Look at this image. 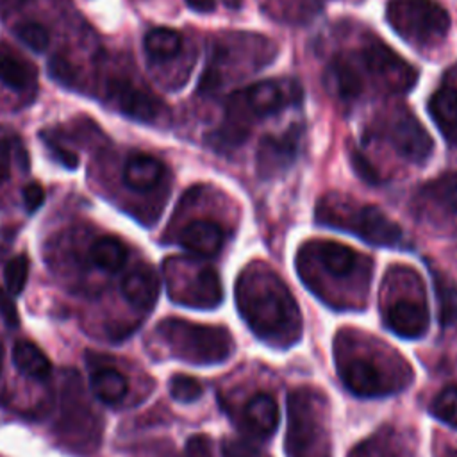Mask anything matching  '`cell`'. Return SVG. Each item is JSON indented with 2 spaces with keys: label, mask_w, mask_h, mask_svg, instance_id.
Here are the masks:
<instances>
[{
  "label": "cell",
  "mask_w": 457,
  "mask_h": 457,
  "mask_svg": "<svg viewBox=\"0 0 457 457\" xmlns=\"http://www.w3.org/2000/svg\"><path fill=\"white\" fill-rule=\"evenodd\" d=\"M416 80L418 70L373 36L334 54L323 71L327 91L343 104L402 95Z\"/></svg>",
  "instance_id": "cell-1"
},
{
  "label": "cell",
  "mask_w": 457,
  "mask_h": 457,
  "mask_svg": "<svg viewBox=\"0 0 457 457\" xmlns=\"http://www.w3.org/2000/svg\"><path fill=\"white\" fill-rule=\"evenodd\" d=\"M303 286L323 303L337 311H359L366 305L373 277V261L337 241H305L295 257Z\"/></svg>",
  "instance_id": "cell-2"
},
{
  "label": "cell",
  "mask_w": 457,
  "mask_h": 457,
  "mask_svg": "<svg viewBox=\"0 0 457 457\" xmlns=\"http://www.w3.org/2000/svg\"><path fill=\"white\" fill-rule=\"evenodd\" d=\"M236 305L250 330L275 348L300 341L303 320L286 282L266 262L246 264L236 280Z\"/></svg>",
  "instance_id": "cell-3"
},
{
  "label": "cell",
  "mask_w": 457,
  "mask_h": 457,
  "mask_svg": "<svg viewBox=\"0 0 457 457\" xmlns=\"http://www.w3.org/2000/svg\"><path fill=\"white\" fill-rule=\"evenodd\" d=\"M334 362L345 387L361 398L389 396L412 380V368L396 350L353 328L334 336Z\"/></svg>",
  "instance_id": "cell-4"
},
{
  "label": "cell",
  "mask_w": 457,
  "mask_h": 457,
  "mask_svg": "<svg viewBox=\"0 0 457 457\" xmlns=\"http://www.w3.org/2000/svg\"><path fill=\"white\" fill-rule=\"evenodd\" d=\"M303 89L295 79L253 82L228 95L221 125L209 134V143L220 152L237 148L246 141L253 125L289 107L300 105Z\"/></svg>",
  "instance_id": "cell-5"
},
{
  "label": "cell",
  "mask_w": 457,
  "mask_h": 457,
  "mask_svg": "<svg viewBox=\"0 0 457 457\" xmlns=\"http://www.w3.org/2000/svg\"><path fill=\"white\" fill-rule=\"evenodd\" d=\"M277 45L255 32L220 34L200 77V95H218L225 87L241 82L266 68L277 57Z\"/></svg>",
  "instance_id": "cell-6"
},
{
  "label": "cell",
  "mask_w": 457,
  "mask_h": 457,
  "mask_svg": "<svg viewBox=\"0 0 457 457\" xmlns=\"http://www.w3.org/2000/svg\"><path fill=\"white\" fill-rule=\"evenodd\" d=\"M378 307L382 323L402 339H420L430 325L425 286L411 266H391L380 286Z\"/></svg>",
  "instance_id": "cell-7"
},
{
  "label": "cell",
  "mask_w": 457,
  "mask_h": 457,
  "mask_svg": "<svg viewBox=\"0 0 457 457\" xmlns=\"http://www.w3.org/2000/svg\"><path fill=\"white\" fill-rule=\"evenodd\" d=\"M284 446L287 457H332L330 407L316 387L289 391Z\"/></svg>",
  "instance_id": "cell-8"
},
{
  "label": "cell",
  "mask_w": 457,
  "mask_h": 457,
  "mask_svg": "<svg viewBox=\"0 0 457 457\" xmlns=\"http://www.w3.org/2000/svg\"><path fill=\"white\" fill-rule=\"evenodd\" d=\"M318 223L350 232L375 246H405L402 228L382 209L343 193H327L316 204Z\"/></svg>",
  "instance_id": "cell-9"
},
{
  "label": "cell",
  "mask_w": 457,
  "mask_h": 457,
  "mask_svg": "<svg viewBox=\"0 0 457 457\" xmlns=\"http://www.w3.org/2000/svg\"><path fill=\"white\" fill-rule=\"evenodd\" d=\"M155 332L171 357L195 366L221 364L234 352V339L225 327L166 318L155 327Z\"/></svg>",
  "instance_id": "cell-10"
},
{
  "label": "cell",
  "mask_w": 457,
  "mask_h": 457,
  "mask_svg": "<svg viewBox=\"0 0 457 457\" xmlns=\"http://www.w3.org/2000/svg\"><path fill=\"white\" fill-rule=\"evenodd\" d=\"M364 143H380L412 164L427 162L434 150L430 134L405 105L378 111L364 129Z\"/></svg>",
  "instance_id": "cell-11"
},
{
  "label": "cell",
  "mask_w": 457,
  "mask_h": 457,
  "mask_svg": "<svg viewBox=\"0 0 457 457\" xmlns=\"http://www.w3.org/2000/svg\"><path fill=\"white\" fill-rule=\"evenodd\" d=\"M391 29L418 50L437 46L448 34L450 16L434 0H387Z\"/></svg>",
  "instance_id": "cell-12"
},
{
  "label": "cell",
  "mask_w": 457,
  "mask_h": 457,
  "mask_svg": "<svg viewBox=\"0 0 457 457\" xmlns=\"http://www.w3.org/2000/svg\"><path fill=\"white\" fill-rule=\"evenodd\" d=\"M170 298L191 309H214L223 300L218 271L196 259L173 257L164 262Z\"/></svg>",
  "instance_id": "cell-13"
},
{
  "label": "cell",
  "mask_w": 457,
  "mask_h": 457,
  "mask_svg": "<svg viewBox=\"0 0 457 457\" xmlns=\"http://www.w3.org/2000/svg\"><path fill=\"white\" fill-rule=\"evenodd\" d=\"M411 209L425 227L445 236H457V170L423 184L416 191Z\"/></svg>",
  "instance_id": "cell-14"
},
{
  "label": "cell",
  "mask_w": 457,
  "mask_h": 457,
  "mask_svg": "<svg viewBox=\"0 0 457 457\" xmlns=\"http://www.w3.org/2000/svg\"><path fill=\"white\" fill-rule=\"evenodd\" d=\"M302 132V125H291L284 132L268 134L259 141L255 168L261 179H273L291 168L300 150Z\"/></svg>",
  "instance_id": "cell-15"
},
{
  "label": "cell",
  "mask_w": 457,
  "mask_h": 457,
  "mask_svg": "<svg viewBox=\"0 0 457 457\" xmlns=\"http://www.w3.org/2000/svg\"><path fill=\"white\" fill-rule=\"evenodd\" d=\"M107 93L116 109L136 121L154 123L166 112V105L161 102V98H157L150 89L134 84L132 80L112 79L109 82Z\"/></svg>",
  "instance_id": "cell-16"
},
{
  "label": "cell",
  "mask_w": 457,
  "mask_h": 457,
  "mask_svg": "<svg viewBox=\"0 0 457 457\" xmlns=\"http://www.w3.org/2000/svg\"><path fill=\"white\" fill-rule=\"evenodd\" d=\"M227 239L225 228L214 221L205 218L191 220L179 232V245L195 253L196 257H214L220 253Z\"/></svg>",
  "instance_id": "cell-17"
},
{
  "label": "cell",
  "mask_w": 457,
  "mask_h": 457,
  "mask_svg": "<svg viewBox=\"0 0 457 457\" xmlns=\"http://www.w3.org/2000/svg\"><path fill=\"white\" fill-rule=\"evenodd\" d=\"M428 114L446 141L457 145V77L446 73L428 98Z\"/></svg>",
  "instance_id": "cell-18"
},
{
  "label": "cell",
  "mask_w": 457,
  "mask_h": 457,
  "mask_svg": "<svg viewBox=\"0 0 457 457\" xmlns=\"http://www.w3.org/2000/svg\"><path fill=\"white\" fill-rule=\"evenodd\" d=\"M161 291V282L155 270L148 264H139L121 280L123 298L137 311L148 312L155 307Z\"/></svg>",
  "instance_id": "cell-19"
},
{
  "label": "cell",
  "mask_w": 457,
  "mask_h": 457,
  "mask_svg": "<svg viewBox=\"0 0 457 457\" xmlns=\"http://www.w3.org/2000/svg\"><path fill=\"white\" fill-rule=\"evenodd\" d=\"M245 430L255 439H268L278 425V405L268 393H255L243 409Z\"/></svg>",
  "instance_id": "cell-20"
},
{
  "label": "cell",
  "mask_w": 457,
  "mask_h": 457,
  "mask_svg": "<svg viewBox=\"0 0 457 457\" xmlns=\"http://www.w3.org/2000/svg\"><path fill=\"white\" fill-rule=\"evenodd\" d=\"M348 457H412L407 441L391 427H382L357 443Z\"/></svg>",
  "instance_id": "cell-21"
},
{
  "label": "cell",
  "mask_w": 457,
  "mask_h": 457,
  "mask_svg": "<svg viewBox=\"0 0 457 457\" xmlns=\"http://www.w3.org/2000/svg\"><path fill=\"white\" fill-rule=\"evenodd\" d=\"M164 177V164L154 155L134 154L123 166V182L129 189L146 193L155 189Z\"/></svg>",
  "instance_id": "cell-22"
},
{
  "label": "cell",
  "mask_w": 457,
  "mask_h": 457,
  "mask_svg": "<svg viewBox=\"0 0 457 457\" xmlns=\"http://www.w3.org/2000/svg\"><path fill=\"white\" fill-rule=\"evenodd\" d=\"M12 364L14 368L30 378L43 380L52 373V364L43 350L30 341H18L12 346Z\"/></svg>",
  "instance_id": "cell-23"
},
{
  "label": "cell",
  "mask_w": 457,
  "mask_h": 457,
  "mask_svg": "<svg viewBox=\"0 0 457 457\" xmlns=\"http://www.w3.org/2000/svg\"><path fill=\"white\" fill-rule=\"evenodd\" d=\"M36 79V68L21 55L0 46V82L9 89H27Z\"/></svg>",
  "instance_id": "cell-24"
},
{
  "label": "cell",
  "mask_w": 457,
  "mask_h": 457,
  "mask_svg": "<svg viewBox=\"0 0 457 457\" xmlns=\"http://www.w3.org/2000/svg\"><path fill=\"white\" fill-rule=\"evenodd\" d=\"M89 386L93 395L107 405H114L121 402L129 391V382L125 375L116 368H109V366L95 370L89 378Z\"/></svg>",
  "instance_id": "cell-25"
},
{
  "label": "cell",
  "mask_w": 457,
  "mask_h": 457,
  "mask_svg": "<svg viewBox=\"0 0 457 457\" xmlns=\"http://www.w3.org/2000/svg\"><path fill=\"white\" fill-rule=\"evenodd\" d=\"M143 45H145L146 54L154 61L164 62V61L175 59L182 52L184 41H182L180 32H177L175 29L155 27L146 32Z\"/></svg>",
  "instance_id": "cell-26"
},
{
  "label": "cell",
  "mask_w": 457,
  "mask_h": 457,
  "mask_svg": "<svg viewBox=\"0 0 457 457\" xmlns=\"http://www.w3.org/2000/svg\"><path fill=\"white\" fill-rule=\"evenodd\" d=\"M127 257H129L127 246L118 237H112V236H104L96 239L89 248L91 262L107 273H114L121 270L127 262Z\"/></svg>",
  "instance_id": "cell-27"
},
{
  "label": "cell",
  "mask_w": 457,
  "mask_h": 457,
  "mask_svg": "<svg viewBox=\"0 0 457 457\" xmlns=\"http://www.w3.org/2000/svg\"><path fill=\"white\" fill-rule=\"evenodd\" d=\"M434 287L439 302V320L446 328H457V282L432 270Z\"/></svg>",
  "instance_id": "cell-28"
},
{
  "label": "cell",
  "mask_w": 457,
  "mask_h": 457,
  "mask_svg": "<svg viewBox=\"0 0 457 457\" xmlns=\"http://www.w3.org/2000/svg\"><path fill=\"white\" fill-rule=\"evenodd\" d=\"M428 411L439 421L457 428V386L441 389L430 402Z\"/></svg>",
  "instance_id": "cell-29"
},
{
  "label": "cell",
  "mask_w": 457,
  "mask_h": 457,
  "mask_svg": "<svg viewBox=\"0 0 457 457\" xmlns=\"http://www.w3.org/2000/svg\"><path fill=\"white\" fill-rule=\"evenodd\" d=\"M27 277H29V259L25 253L14 255L12 259L7 261L4 268V282L11 296H18L23 291L27 284Z\"/></svg>",
  "instance_id": "cell-30"
},
{
  "label": "cell",
  "mask_w": 457,
  "mask_h": 457,
  "mask_svg": "<svg viewBox=\"0 0 457 457\" xmlns=\"http://www.w3.org/2000/svg\"><path fill=\"white\" fill-rule=\"evenodd\" d=\"M170 395L175 402L180 403H191L196 402L202 395H204V386L200 380H196L191 375H184V373H177L170 378L168 384Z\"/></svg>",
  "instance_id": "cell-31"
},
{
  "label": "cell",
  "mask_w": 457,
  "mask_h": 457,
  "mask_svg": "<svg viewBox=\"0 0 457 457\" xmlns=\"http://www.w3.org/2000/svg\"><path fill=\"white\" fill-rule=\"evenodd\" d=\"M18 39L36 54H41L50 45V32L37 21H25L16 27Z\"/></svg>",
  "instance_id": "cell-32"
},
{
  "label": "cell",
  "mask_w": 457,
  "mask_h": 457,
  "mask_svg": "<svg viewBox=\"0 0 457 457\" xmlns=\"http://www.w3.org/2000/svg\"><path fill=\"white\" fill-rule=\"evenodd\" d=\"M48 73H50V77L54 80H57V82H61L64 86H71L77 80V70L62 55L50 57V61H48Z\"/></svg>",
  "instance_id": "cell-33"
},
{
  "label": "cell",
  "mask_w": 457,
  "mask_h": 457,
  "mask_svg": "<svg viewBox=\"0 0 457 457\" xmlns=\"http://www.w3.org/2000/svg\"><path fill=\"white\" fill-rule=\"evenodd\" d=\"M41 141H45L46 148L50 150V154L54 155L55 161H59L62 166L70 168V170H75L79 166V155L68 148H64L62 145H59L55 139H52L46 132H41Z\"/></svg>",
  "instance_id": "cell-34"
},
{
  "label": "cell",
  "mask_w": 457,
  "mask_h": 457,
  "mask_svg": "<svg viewBox=\"0 0 457 457\" xmlns=\"http://www.w3.org/2000/svg\"><path fill=\"white\" fill-rule=\"evenodd\" d=\"M352 164H353L355 171L362 177V180L371 182V184H377L380 180L377 168L368 161V157L362 152H359V150L352 152Z\"/></svg>",
  "instance_id": "cell-35"
},
{
  "label": "cell",
  "mask_w": 457,
  "mask_h": 457,
  "mask_svg": "<svg viewBox=\"0 0 457 457\" xmlns=\"http://www.w3.org/2000/svg\"><path fill=\"white\" fill-rule=\"evenodd\" d=\"M0 316L4 323L11 328H16L20 325V314L14 305V300L4 287H0Z\"/></svg>",
  "instance_id": "cell-36"
},
{
  "label": "cell",
  "mask_w": 457,
  "mask_h": 457,
  "mask_svg": "<svg viewBox=\"0 0 457 457\" xmlns=\"http://www.w3.org/2000/svg\"><path fill=\"white\" fill-rule=\"evenodd\" d=\"M184 457H212L211 441L204 434L191 436L184 448Z\"/></svg>",
  "instance_id": "cell-37"
},
{
  "label": "cell",
  "mask_w": 457,
  "mask_h": 457,
  "mask_svg": "<svg viewBox=\"0 0 457 457\" xmlns=\"http://www.w3.org/2000/svg\"><path fill=\"white\" fill-rule=\"evenodd\" d=\"M21 198H23V205H25L27 212H34L45 202V191H43V187L37 182H29L23 187Z\"/></svg>",
  "instance_id": "cell-38"
},
{
  "label": "cell",
  "mask_w": 457,
  "mask_h": 457,
  "mask_svg": "<svg viewBox=\"0 0 457 457\" xmlns=\"http://www.w3.org/2000/svg\"><path fill=\"white\" fill-rule=\"evenodd\" d=\"M11 173V143L9 139H0V184L9 179Z\"/></svg>",
  "instance_id": "cell-39"
},
{
  "label": "cell",
  "mask_w": 457,
  "mask_h": 457,
  "mask_svg": "<svg viewBox=\"0 0 457 457\" xmlns=\"http://www.w3.org/2000/svg\"><path fill=\"white\" fill-rule=\"evenodd\" d=\"M186 4L198 12H211L216 5V0H186Z\"/></svg>",
  "instance_id": "cell-40"
},
{
  "label": "cell",
  "mask_w": 457,
  "mask_h": 457,
  "mask_svg": "<svg viewBox=\"0 0 457 457\" xmlns=\"http://www.w3.org/2000/svg\"><path fill=\"white\" fill-rule=\"evenodd\" d=\"M25 2H29V0H0V12L7 14L9 11L20 9V5H23Z\"/></svg>",
  "instance_id": "cell-41"
},
{
  "label": "cell",
  "mask_w": 457,
  "mask_h": 457,
  "mask_svg": "<svg viewBox=\"0 0 457 457\" xmlns=\"http://www.w3.org/2000/svg\"><path fill=\"white\" fill-rule=\"evenodd\" d=\"M223 457H243L241 452L236 448V445H225L223 446Z\"/></svg>",
  "instance_id": "cell-42"
},
{
  "label": "cell",
  "mask_w": 457,
  "mask_h": 457,
  "mask_svg": "<svg viewBox=\"0 0 457 457\" xmlns=\"http://www.w3.org/2000/svg\"><path fill=\"white\" fill-rule=\"evenodd\" d=\"M437 457H457V446H446V448H443Z\"/></svg>",
  "instance_id": "cell-43"
},
{
  "label": "cell",
  "mask_w": 457,
  "mask_h": 457,
  "mask_svg": "<svg viewBox=\"0 0 457 457\" xmlns=\"http://www.w3.org/2000/svg\"><path fill=\"white\" fill-rule=\"evenodd\" d=\"M223 4H225L227 7H230V9H239L241 0H223Z\"/></svg>",
  "instance_id": "cell-44"
}]
</instances>
